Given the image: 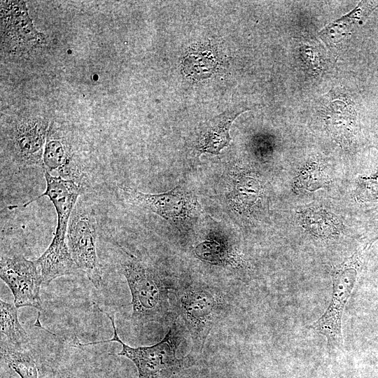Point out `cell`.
<instances>
[{
	"label": "cell",
	"mask_w": 378,
	"mask_h": 378,
	"mask_svg": "<svg viewBox=\"0 0 378 378\" xmlns=\"http://www.w3.org/2000/svg\"><path fill=\"white\" fill-rule=\"evenodd\" d=\"M184 71L189 75L200 79L212 74L216 66L211 51L207 48L192 50L185 57Z\"/></svg>",
	"instance_id": "obj_14"
},
{
	"label": "cell",
	"mask_w": 378,
	"mask_h": 378,
	"mask_svg": "<svg viewBox=\"0 0 378 378\" xmlns=\"http://www.w3.org/2000/svg\"><path fill=\"white\" fill-rule=\"evenodd\" d=\"M244 111H227L213 118L202 132L197 144L198 150L202 153L219 154L231 141L230 129L232 123Z\"/></svg>",
	"instance_id": "obj_11"
},
{
	"label": "cell",
	"mask_w": 378,
	"mask_h": 378,
	"mask_svg": "<svg viewBox=\"0 0 378 378\" xmlns=\"http://www.w3.org/2000/svg\"><path fill=\"white\" fill-rule=\"evenodd\" d=\"M378 239V230L375 232L374 235L370 239V240L368 242L367 246L371 245L374 241Z\"/></svg>",
	"instance_id": "obj_18"
},
{
	"label": "cell",
	"mask_w": 378,
	"mask_h": 378,
	"mask_svg": "<svg viewBox=\"0 0 378 378\" xmlns=\"http://www.w3.org/2000/svg\"><path fill=\"white\" fill-rule=\"evenodd\" d=\"M325 120L328 131L338 142L349 145L357 140L360 125L351 104L340 100L332 102L325 112Z\"/></svg>",
	"instance_id": "obj_10"
},
{
	"label": "cell",
	"mask_w": 378,
	"mask_h": 378,
	"mask_svg": "<svg viewBox=\"0 0 378 378\" xmlns=\"http://www.w3.org/2000/svg\"><path fill=\"white\" fill-rule=\"evenodd\" d=\"M1 279L11 290L16 307H34L42 310L40 295L43 280L34 262L20 254L1 255Z\"/></svg>",
	"instance_id": "obj_6"
},
{
	"label": "cell",
	"mask_w": 378,
	"mask_h": 378,
	"mask_svg": "<svg viewBox=\"0 0 378 378\" xmlns=\"http://www.w3.org/2000/svg\"><path fill=\"white\" fill-rule=\"evenodd\" d=\"M358 188L359 198L363 202H378V169L372 176L361 177Z\"/></svg>",
	"instance_id": "obj_17"
},
{
	"label": "cell",
	"mask_w": 378,
	"mask_h": 378,
	"mask_svg": "<svg viewBox=\"0 0 378 378\" xmlns=\"http://www.w3.org/2000/svg\"><path fill=\"white\" fill-rule=\"evenodd\" d=\"M328 183V177L321 167L318 163L311 162L298 175L294 183V188L298 192H313Z\"/></svg>",
	"instance_id": "obj_15"
},
{
	"label": "cell",
	"mask_w": 378,
	"mask_h": 378,
	"mask_svg": "<svg viewBox=\"0 0 378 378\" xmlns=\"http://www.w3.org/2000/svg\"><path fill=\"white\" fill-rule=\"evenodd\" d=\"M195 251L200 259L216 264L227 263L232 259L225 247L215 241H205L197 245Z\"/></svg>",
	"instance_id": "obj_16"
},
{
	"label": "cell",
	"mask_w": 378,
	"mask_h": 378,
	"mask_svg": "<svg viewBox=\"0 0 378 378\" xmlns=\"http://www.w3.org/2000/svg\"><path fill=\"white\" fill-rule=\"evenodd\" d=\"M124 252L120 267L132 295L133 323H164L169 310V287L151 266Z\"/></svg>",
	"instance_id": "obj_1"
},
{
	"label": "cell",
	"mask_w": 378,
	"mask_h": 378,
	"mask_svg": "<svg viewBox=\"0 0 378 378\" xmlns=\"http://www.w3.org/2000/svg\"><path fill=\"white\" fill-rule=\"evenodd\" d=\"M360 262L359 255L356 253L333 269L331 302L323 316L309 326L326 337L328 347L343 345L342 314L357 281Z\"/></svg>",
	"instance_id": "obj_4"
},
{
	"label": "cell",
	"mask_w": 378,
	"mask_h": 378,
	"mask_svg": "<svg viewBox=\"0 0 378 378\" xmlns=\"http://www.w3.org/2000/svg\"><path fill=\"white\" fill-rule=\"evenodd\" d=\"M179 314L191 337L192 347L201 351L222 311V299L205 288H190L177 298Z\"/></svg>",
	"instance_id": "obj_5"
},
{
	"label": "cell",
	"mask_w": 378,
	"mask_h": 378,
	"mask_svg": "<svg viewBox=\"0 0 378 378\" xmlns=\"http://www.w3.org/2000/svg\"><path fill=\"white\" fill-rule=\"evenodd\" d=\"M1 361L20 378H52L54 376L31 343L22 346L1 344Z\"/></svg>",
	"instance_id": "obj_9"
},
{
	"label": "cell",
	"mask_w": 378,
	"mask_h": 378,
	"mask_svg": "<svg viewBox=\"0 0 378 378\" xmlns=\"http://www.w3.org/2000/svg\"><path fill=\"white\" fill-rule=\"evenodd\" d=\"M120 189L130 202L155 213L167 220H184L196 209V200L181 188L158 194L144 193L133 188L122 186Z\"/></svg>",
	"instance_id": "obj_7"
},
{
	"label": "cell",
	"mask_w": 378,
	"mask_h": 378,
	"mask_svg": "<svg viewBox=\"0 0 378 378\" xmlns=\"http://www.w3.org/2000/svg\"><path fill=\"white\" fill-rule=\"evenodd\" d=\"M97 226L92 209L86 203L78 201L69 219L66 243L78 269L98 289L102 273L97 254Z\"/></svg>",
	"instance_id": "obj_3"
},
{
	"label": "cell",
	"mask_w": 378,
	"mask_h": 378,
	"mask_svg": "<svg viewBox=\"0 0 378 378\" xmlns=\"http://www.w3.org/2000/svg\"><path fill=\"white\" fill-rule=\"evenodd\" d=\"M304 223L308 231L319 237H330L341 230L336 218L318 209L308 210L304 215Z\"/></svg>",
	"instance_id": "obj_13"
},
{
	"label": "cell",
	"mask_w": 378,
	"mask_h": 378,
	"mask_svg": "<svg viewBox=\"0 0 378 378\" xmlns=\"http://www.w3.org/2000/svg\"><path fill=\"white\" fill-rule=\"evenodd\" d=\"M52 378H71L69 376H64V374H54Z\"/></svg>",
	"instance_id": "obj_19"
},
{
	"label": "cell",
	"mask_w": 378,
	"mask_h": 378,
	"mask_svg": "<svg viewBox=\"0 0 378 378\" xmlns=\"http://www.w3.org/2000/svg\"><path fill=\"white\" fill-rule=\"evenodd\" d=\"M46 124L38 120H27L16 125L13 130L12 143L15 160L20 167H43L42 148Z\"/></svg>",
	"instance_id": "obj_8"
},
{
	"label": "cell",
	"mask_w": 378,
	"mask_h": 378,
	"mask_svg": "<svg viewBox=\"0 0 378 378\" xmlns=\"http://www.w3.org/2000/svg\"><path fill=\"white\" fill-rule=\"evenodd\" d=\"M0 311L1 344L12 346L30 344L29 337L19 321L16 306L0 300Z\"/></svg>",
	"instance_id": "obj_12"
},
{
	"label": "cell",
	"mask_w": 378,
	"mask_h": 378,
	"mask_svg": "<svg viewBox=\"0 0 378 378\" xmlns=\"http://www.w3.org/2000/svg\"><path fill=\"white\" fill-rule=\"evenodd\" d=\"M101 312L104 313L111 322L113 329V337L107 340L81 344L76 341L78 346H85L107 342H118L121 351L117 354L126 357L134 363L138 371V378H171L183 367V360L176 356V341L175 332L171 328L164 337L152 346L132 347L124 343L119 337L115 323V318L107 312L94 303Z\"/></svg>",
	"instance_id": "obj_2"
}]
</instances>
